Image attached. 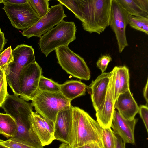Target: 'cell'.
Masks as SVG:
<instances>
[{
	"mask_svg": "<svg viewBox=\"0 0 148 148\" xmlns=\"http://www.w3.org/2000/svg\"><path fill=\"white\" fill-rule=\"evenodd\" d=\"M1 107L16 122L17 133L15 138L35 148H43L32 125L31 118L33 111L31 103L14 94H8Z\"/></svg>",
	"mask_w": 148,
	"mask_h": 148,
	"instance_id": "6da1fadb",
	"label": "cell"
},
{
	"mask_svg": "<svg viewBox=\"0 0 148 148\" xmlns=\"http://www.w3.org/2000/svg\"><path fill=\"white\" fill-rule=\"evenodd\" d=\"M72 127L70 146L76 148L95 143L103 148L102 127L86 112L78 107L72 106Z\"/></svg>",
	"mask_w": 148,
	"mask_h": 148,
	"instance_id": "7a4b0ae2",
	"label": "cell"
},
{
	"mask_svg": "<svg viewBox=\"0 0 148 148\" xmlns=\"http://www.w3.org/2000/svg\"><path fill=\"white\" fill-rule=\"evenodd\" d=\"M83 18L82 27L98 34L109 26L112 0H79Z\"/></svg>",
	"mask_w": 148,
	"mask_h": 148,
	"instance_id": "3957f363",
	"label": "cell"
},
{
	"mask_svg": "<svg viewBox=\"0 0 148 148\" xmlns=\"http://www.w3.org/2000/svg\"><path fill=\"white\" fill-rule=\"evenodd\" d=\"M76 26L73 22L64 20L40 37L39 46L46 57L60 47L68 46L76 39Z\"/></svg>",
	"mask_w": 148,
	"mask_h": 148,
	"instance_id": "277c9868",
	"label": "cell"
},
{
	"mask_svg": "<svg viewBox=\"0 0 148 148\" xmlns=\"http://www.w3.org/2000/svg\"><path fill=\"white\" fill-rule=\"evenodd\" d=\"M32 101L31 104L36 112L54 123L59 112L72 106L71 101L61 92H47L39 89Z\"/></svg>",
	"mask_w": 148,
	"mask_h": 148,
	"instance_id": "5b68a950",
	"label": "cell"
},
{
	"mask_svg": "<svg viewBox=\"0 0 148 148\" xmlns=\"http://www.w3.org/2000/svg\"><path fill=\"white\" fill-rule=\"evenodd\" d=\"M14 61L4 71L7 83L14 94L20 95L19 78L23 68L35 62L34 49L32 46L25 44L18 45L12 50Z\"/></svg>",
	"mask_w": 148,
	"mask_h": 148,
	"instance_id": "8992f818",
	"label": "cell"
},
{
	"mask_svg": "<svg viewBox=\"0 0 148 148\" xmlns=\"http://www.w3.org/2000/svg\"><path fill=\"white\" fill-rule=\"evenodd\" d=\"M55 50L58 63L67 73L81 80H89L90 71L83 58L68 46L60 47Z\"/></svg>",
	"mask_w": 148,
	"mask_h": 148,
	"instance_id": "52a82bcc",
	"label": "cell"
},
{
	"mask_svg": "<svg viewBox=\"0 0 148 148\" xmlns=\"http://www.w3.org/2000/svg\"><path fill=\"white\" fill-rule=\"evenodd\" d=\"M5 11L12 25L23 31L29 28L40 18L29 2L22 4L4 3Z\"/></svg>",
	"mask_w": 148,
	"mask_h": 148,
	"instance_id": "ba28073f",
	"label": "cell"
},
{
	"mask_svg": "<svg viewBox=\"0 0 148 148\" xmlns=\"http://www.w3.org/2000/svg\"><path fill=\"white\" fill-rule=\"evenodd\" d=\"M67 17L63 5L59 3L51 6L47 12L29 28L22 33L28 39L33 36L39 38L56 25Z\"/></svg>",
	"mask_w": 148,
	"mask_h": 148,
	"instance_id": "9c48e42d",
	"label": "cell"
},
{
	"mask_svg": "<svg viewBox=\"0 0 148 148\" xmlns=\"http://www.w3.org/2000/svg\"><path fill=\"white\" fill-rule=\"evenodd\" d=\"M42 75V69L36 61L23 68L19 78L21 98L26 101L33 99L38 90L39 82Z\"/></svg>",
	"mask_w": 148,
	"mask_h": 148,
	"instance_id": "30bf717a",
	"label": "cell"
},
{
	"mask_svg": "<svg viewBox=\"0 0 148 148\" xmlns=\"http://www.w3.org/2000/svg\"><path fill=\"white\" fill-rule=\"evenodd\" d=\"M129 15L117 0H112L109 26L115 33L120 53L128 46L126 29L128 24Z\"/></svg>",
	"mask_w": 148,
	"mask_h": 148,
	"instance_id": "8fae6325",
	"label": "cell"
},
{
	"mask_svg": "<svg viewBox=\"0 0 148 148\" xmlns=\"http://www.w3.org/2000/svg\"><path fill=\"white\" fill-rule=\"evenodd\" d=\"M111 71L105 99L95 110L97 121L102 128L110 127L115 110L114 94L116 66Z\"/></svg>",
	"mask_w": 148,
	"mask_h": 148,
	"instance_id": "7c38bea8",
	"label": "cell"
},
{
	"mask_svg": "<svg viewBox=\"0 0 148 148\" xmlns=\"http://www.w3.org/2000/svg\"><path fill=\"white\" fill-rule=\"evenodd\" d=\"M72 106L57 114L54 124L55 140L70 145L72 127Z\"/></svg>",
	"mask_w": 148,
	"mask_h": 148,
	"instance_id": "4fadbf2b",
	"label": "cell"
},
{
	"mask_svg": "<svg viewBox=\"0 0 148 148\" xmlns=\"http://www.w3.org/2000/svg\"><path fill=\"white\" fill-rule=\"evenodd\" d=\"M138 121V119L135 118L131 120L125 119L114 110L110 127L125 143L134 145V131Z\"/></svg>",
	"mask_w": 148,
	"mask_h": 148,
	"instance_id": "5bb4252c",
	"label": "cell"
},
{
	"mask_svg": "<svg viewBox=\"0 0 148 148\" xmlns=\"http://www.w3.org/2000/svg\"><path fill=\"white\" fill-rule=\"evenodd\" d=\"M111 74V71L102 73L88 86L87 89L90 95L93 106L95 110L101 105L105 99Z\"/></svg>",
	"mask_w": 148,
	"mask_h": 148,
	"instance_id": "9a60e30c",
	"label": "cell"
},
{
	"mask_svg": "<svg viewBox=\"0 0 148 148\" xmlns=\"http://www.w3.org/2000/svg\"><path fill=\"white\" fill-rule=\"evenodd\" d=\"M114 108L123 118L131 120L138 113L139 106L129 90L119 94L114 103Z\"/></svg>",
	"mask_w": 148,
	"mask_h": 148,
	"instance_id": "2e32d148",
	"label": "cell"
},
{
	"mask_svg": "<svg viewBox=\"0 0 148 148\" xmlns=\"http://www.w3.org/2000/svg\"><path fill=\"white\" fill-rule=\"evenodd\" d=\"M31 121L32 128L43 146L50 144L55 140L46 128L42 116L36 112H33Z\"/></svg>",
	"mask_w": 148,
	"mask_h": 148,
	"instance_id": "e0dca14e",
	"label": "cell"
},
{
	"mask_svg": "<svg viewBox=\"0 0 148 148\" xmlns=\"http://www.w3.org/2000/svg\"><path fill=\"white\" fill-rule=\"evenodd\" d=\"M88 87L80 80H68L60 84V92L71 101L76 98L85 95Z\"/></svg>",
	"mask_w": 148,
	"mask_h": 148,
	"instance_id": "ac0fdd59",
	"label": "cell"
},
{
	"mask_svg": "<svg viewBox=\"0 0 148 148\" xmlns=\"http://www.w3.org/2000/svg\"><path fill=\"white\" fill-rule=\"evenodd\" d=\"M129 15L148 17V0H117Z\"/></svg>",
	"mask_w": 148,
	"mask_h": 148,
	"instance_id": "d6986e66",
	"label": "cell"
},
{
	"mask_svg": "<svg viewBox=\"0 0 148 148\" xmlns=\"http://www.w3.org/2000/svg\"><path fill=\"white\" fill-rule=\"evenodd\" d=\"M17 133L15 120L10 115L0 113V134L8 138L16 137Z\"/></svg>",
	"mask_w": 148,
	"mask_h": 148,
	"instance_id": "ffe728a7",
	"label": "cell"
},
{
	"mask_svg": "<svg viewBox=\"0 0 148 148\" xmlns=\"http://www.w3.org/2000/svg\"><path fill=\"white\" fill-rule=\"evenodd\" d=\"M128 24L132 28L148 34V17L129 15Z\"/></svg>",
	"mask_w": 148,
	"mask_h": 148,
	"instance_id": "44dd1931",
	"label": "cell"
},
{
	"mask_svg": "<svg viewBox=\"0 0 148 148\" xmlns=\"http://www.w3.org/2000/svg\"><path fill=\"white\" fill-rule=\"evenodd\" d=\"M101 136L103 148H116L117 137L111 127L103 128Z\"/></svg>",
	"mask_w": 148,
	"mask_h": 148,
	"instance_id": "7402d4cb",
	"label": "cell"
},
{
	"mask_svg": "<svg viewBox=\"0 0 148 148\" xmlns=\"http://www.w3.org/2000/svg\"><path fill=\"white\" fill-rule=\"evenodd\" d=\"M119 76L120 89L119 95L130 90V75L128 68L125 66H117Z\"/></svg>",
	"mask_w": 148,
	"mask_h": 148,
	"instance_id": "603a6c76",
	"label": "cell"
},
{
	"mask_svg": "<svg viewBox=\"0 0 148 148\" xmlns=\"http://www.w3.org/2000/svg\"><path fill=\"white\" fill-rule=\"evenodd\" d=\"M60 84L42 75L40 79L38 89L49 92H60Z\"/></svg>",
	"mask_w": 148,
	"mask_h": 148,
	"instance_id": "cb8c5ba5",
	"label": "cell"
},
{
	"mask_svg": "<svg viewBox=\"0 0 148 148\" xmlns=\"http://www.w3.org/2000/svg\"><path fill=\"white\" fill-rule=\"evenodd\" d=\"M32 7L40 18L49 11V1L48 0H28Z\"/></svg>",
	"mask_w": 148,
	"mask_h": 148,
	"instance_id": "d4e9b609",
	"label": "cell"
},
{
	"mask_svg": "<svg viewBox=\"0 0 148 148\" xmlns=\"http://www.w3.org/2000/svg\"><path fill=\"white\" fill-rule=\"evenodd\" d=\"M57 1L71 10L77 18L82 22L81 8L79 0H57Z\"/></svg>",
	"mask_w": 148,
	"mask_h": 148,
	"instance_id": "484cf974",
	"label": "cell"
},
{
	"mask_svg": "<svg viewBox=\"0 0 148 148\" xmlns=\"http://www.w3.org/2000/svg\"><path fill=\"white\" fill-rule=\"evenodd\" d=\"M14 61L11 46L0 53V69L4 72L8 65Z\"/></svg>",
	"mask_w": 148,
	"mask_h": 148,
	"instance_id": "4316f807",
	"label": "cell"
},
{
	"mask_svg": "<svg viewBox=\"0 0 148 148\" xmlns=\"http://www.w3.org/2000/svg\"><path fill=\"white\" fill-rule=\"evenodd\" d=\"M0 143L9 148H35L15 137L11 138L6 140L0 139Z\"/></svg>",
	"mask_w": 148,
	"mask_h": 148,
	"instance_id": "83f0119b",
	"label": "cell"
},
{
	"mask_svg": "<svg viewBox=\"0 0 148 148\" xmlns=\"http://www.w3.org/2000/svg\"><path fill=\"white\" fill-rule=\"evenodd\" d=\"M7 82L4 72L3 78L0 82V107H1L9 94L7 91Z\"/></svg>",
	"mask_w": 148,
	"mask_h": 148,
	"instance_id": "f1b7e54d",
	"label": "cell"
},
{
	"mask_svg": "<svg viewBox=\"0 0 148 148\" xmlns=\"http://www.w3.org/2000/svg\"><path fill=\"white\" fill-rule=\"evenodd\" d=\"M112 60L111 56L108 55H104L101 56L98 59L97 63V67L103 73L107 68L109 62Z\"/></svg>",
	"mask_w": 148,
	"mask_h": 148,
	"instance_id": "f546056e",
	"label": "cell"
},
{
	"mask_svg": "<svg viewBox=\"0 0 148 148\" xmlns=\"http://www.w3.org/2000/svg\"><path fill=\"white\" fill-rule=\"evenodd\" d=\"M138 113L141 118L147 132H148V106L140 105L139 106Z\"/></svg>",
	"mask_w": 148,
	"mask_h": 148,
	"instance_id": "4dcf8cb0",
	"label": "cell"
},
{
	"mask_svg": "<svg viewBox=\"0 0 148 148\" xmlns=\"http://www.w3.org/2000/svg\"><path fill=\"white\" fill-rule=\"evenodd\" d=\"M43 120L46 128L51 135L54 137V123L53 121L43 117Z\"/></svg>",
	"mask_w": 148,
	"mask_h": 148,
	"instance_id": "1f68e13d",
	"label": "cell"
},
{
	"mask_svg": "<svg viewBox=\"0 0 148 148\" xmlns=\"http://www.w3.org/2000/svg\"><path fill=\"white\" fill-rule=\"evenodd\" d=\"M7 41V40L5 37L4 33L1 31L0 28V53L3 50L4 47Z\"/></svg>",
	"mask_w": 148,
	"mask_h": 148,
	"instance_id": "d6a6232c",
	"label": "cell"
},
{
	"mask_svg": "<svg viewBox=\"0 0 148 148\" xmlns=\"http://www.w3.org/2000/svg\"><path fill=\"white\" fill-rule=\"evenodd\" d=\"M28 2V0H3V3L15 4H22Z\"/></svg>",
	"mask_w": 148,
	"mask_h": 148,
	"instance_id": "836d02e7",
	"label": "cell"
},
{
	"mask_svg": "<svg viewBox=\"0 0 148 148\" xmlns=\"http://www.w3.org/2000/svg\"><path fill=\"white\" fill-rule=\"evenodd\" d=\"M116 135L117 137L116 148H125V143L123 141L118 135L116 134Z\"/></svg>",
	"mask_w": 148,
	"mask_h": 148,
	"instance_id": "e575fe53",
	"label": "cell"
},
{
	"mask_svg": "<svg viewBox=\"0 0 148 148\" xmlns=\"http://www.w3.org/2000/svg\"><path fill=\"white\" fill-rule=\"evenodd\" d=\"M148 79L147 80V81L146 85L144 88L143 90V95L146 101V106H148Z\"/></svg>",
	"mask_w": 148,
	"mask_h": 148,
	"instance_id": "d590c367",
	"label": "cell"
},
{
	"mask_svg": "<svg viewBox=\"0 0 148 148\" xmlns=\"http://www.w3.org/2000/svg\"><path fill=\"white\" fill-rule=\"evenodd\" d=\"M58 148H71L69 144L63 143L61 144Z\"/></svg>",
	"mask_w": 148,
	"mask_h": 148,
	"instance_id": "8d00e7d4",
	"label": "cell"
},
{
	"mask_svg": "<svg viewBox=\"0 0 148 148\" xmlns=\"http://www.w3.org/2000/svg\"><path fill=\"white\" fill-rule=\"evenodd\" d=\"M89 145L92 148H102L100 145L96 143H93Z\"/></svg>",
	"mask_w": 148,
	"mask_h": 148,
	"instance_id": "74e56055",
	"label": "cell"
},
{
	"mask_svg": "<svg viewBox=\"0 0 148 148\" xmlns=\"http://www.w3.org/2000/svg\"><path fill=\"white\" fill-rule=\"evenodd\" d=\"M76 148H92L89 145H84L78 147Z\"/></svg>",
	"mask_w": 148,
	"mask_h": 148,
	"instance_id": "f35d334b",
	"label": "cell"
},
{
	"mask_svg": "<svg viewBox=\"0 0 148 148\" xmlns=\"http://www.w3.org/2000/svg\"><path fill=\"white\" fill-rule=\"evenodd\" d=\"M4 72L3 71L0 69V82L3 78Z\"/></svg>",
	"mask_w": 148,
	"mask_h": 148,
	"instance_id": "ab89813d",
	"label": "cell"
},
{
	"mask_svg": "<svg viewBox=\"0 0 148 148\" xmlns=\"http://www.w3.org/2000/svg\"><path fill=\"white\" fill-rule=\"evenodd\" d=\"M0 148H9L0 143Z\"/></svg>",
	"mask_w": 148,
	"mask_h": 148,
	"instance_id": "60d3db41",
	"label": "cell"
},
{
	"mask_svg": "<svg viewBox=\"0 0 148 148\" xmlns=\"http://www.w3.org/2000/svg\"><path fill=\"white\" fill-rule=\"evenodd\" d=\"M3 0H0V4L3 3Z\"/></svg>",
	"mask_w": 148,
	"mask_h": 148,
	"instance_id": "b9f144b4",
	"label": "cell"
},
{
	"mask_svg": "<svg viewBox=\"0 0 148 148\" xmlns=\"http://www.w3.org/2000/svg\"><path fill=\"white\" fill-rule=\"evenodd\" d=\"M71 148H72V147H71Z\"/></svg>",
	"mask_w": 148,
	"mask_h": 148,
	"instance_id": "7bdbcfd3",
	"label": "cell"
},
{
	"mask_svg": "<svg viewBox=\"0 0 148 148\" xmlns=\"http://www.w3.org/2000/svg\"></svg>",
	"mask_w": 148,
	"mask_h": 148,
	"instance_id": "ee69618b",
	"label": "cell"
}]
</instances>
